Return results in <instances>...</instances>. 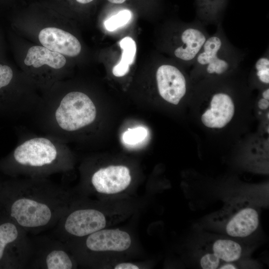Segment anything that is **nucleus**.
<instances>
[{
	"label": "nucleus",
	"mask_w": 269,
	"mask_h": 269,
	"mask_svg": "<svg viewBox=\"0 0 269 269\" xmlns=\"http://www.w3.org/2000/svg\"><path fill=\"white\" fill-rule=\"evenodd\" d=\"M19 190L11 202L9 215L25 231H38L58 222L64 214L63 188L46 178L24 177L16 182Z\"/></svg>",
	"instance_id": "obj_1"
},
{
	"label": "nucleus",
	"mask_w": 269,
	"mask_h": 269,
	"mask_svg": "<svg viewBox=\"0 0 269 269\" xmlns=\"http://www.w3.org/2000/svg\"><path fill=\"white\" fill-rule=\"evenodd\" d=\"M71 154L66 142L48 134L20 138L12 151L0 161V168L24 177L46 178L66 171Z\"/></svg>",
	"instance_id": "obj_2"
},
{
	"label": "nucleus",
	"mask_w": 269,
	"mask_h": 269,
	"mask_svg": "<svg viewBox=\"0 0 269 269\" xmlns=\"http://www.w3.org/2000/svg\"><path fill=\"white\" fill-rule=\"evenodd\" d=\"M246 53L234 46L226 36L222 22L209 35L194 62L192 72L210 76H224L235 72L243 62Z\"/></svg>",
	"instance_id": "obj_3"
},
{
	"label": "nucleus",
	"mask_w": 269,
	"mask_h": 269,
	"mask_svg": "<svg viewBox=\"0 0 269 269\" xmlns=\"http://www.w3.org/2000/svg\"><path fill=\"white\" fill-rule=\"evenodd\" d=\"M213 222L228 237L243 239L254 234L260 225V210L246 199L227 202L215 216Z\"/></svg>",
	"instance_id": "obj_4"
},
{
	"label": "nucleus",
	"mask_w": 269,
	"mask_h": 269,
	"mask_svg": "<svg viewBox=\"0 0 269 269\" xmlns=\"http://www.w3.org/2000/svg\"><path fill=\"white\" fill-rule=\"evenodd\" d=\"M58 223L60 233L82 237L103 229L106 226V219L100 211L81 209L64 215Z\"/></svg>",
	"instance_id": "obj_5"
},
{
	"label": "nucleus",
	"mask_w": 269,
	"mask_h": 269,
	"mask_svg": "<svg viewBox=\"0 0 269 269\" xmlns=\"http://www.w3.org/2000/svg\"><path fill=\"white\" fill-rule=\"evenodd\" d=\"M159 94L166 102L177 105L187 91V80L182 71L171 64H162L155 74Z\"/></svg>",
	"instance_id": "obj_6"
},
{
	"label": "nucleus",
	"mask_w": 269,
	"mask_h": 269,
	"mask_svg": "<svg viewBox=\"0 0 269 269\" xmlns=\"http://www.w3.org/2000/svg\"><path fill=\"white\" fill-rule=\"evenodd\" d=\"M91 183L99 193L113 194L126 189L131 182L129 169L123 165H111L95 171Z\"/></svg>",
	"instance_id": "obj_7"
},
{
	"label": "nucleus",
	"mask_w": 269,
	"mask_h": 269,
	"mask_svg": "<svg viewBox=\"0 0 269 269\" xmlns=\"http://www.w3.org/2000/svg\"><path fill=\"white\" fill-rule=\"evenodd\" d=\"M235 113V105L232 98L227 92H214L210 101V108L202 115L203 124L210 128L221 129L232 120Z\"/></svg>",
	"instance_id": "obj_8"
},
{
	"label": "nucleus",
	"mask_w": 269,
	"mask_h": 269,
	"mask_svg": "<svg viewBox=\"0 0 269 269\" xmlns=\"http://www.w3.org/2000/svg\"><path fill=\"white\" fill-rule=\"evenodd\" d=\"M130 235L116 229H101L88 235L86 240L88 249L94 252L127 250L131 245Z\"/></svg>",
	"instance_id": "obj_9"
},
{
	"label": "nucleus",
	"mask_w": 269,
	"mask_h": 269,
	"mask_svg": "<svg viewBox=\"0 0 269 269\" xmlns=\"http://www.w3.org/2000/svg\"><path fill=\"white\" fill-rule=\"evenodd\" d=\"M38 39L48 49L70 57L78 55L81 50L79 40L72 34L62 29L46 27L40 31Z\"/></svg>",
	"instance_id": "obj_10"
},
{
	"label": "nucleus",
	"mask_w": 269,
	"mask_h": 269,
	"mask_svg": "<svg viewBox=\"0 0 269 269\" xmlns=\"http://www.w3.org/2000/svg\"><path fill=\"white\" fill-rule=\"evenodd\" d=\"M205 250L219 260L221 264L235 263L239 261L244 254L242 246L231 238L215 239L205 247Z\"/></svg>",
	"instance_id": "obj_11"
},
{
	"label": "nucleus",
	"mask_w": 269,
	"mask_h": 269,
	"mask_svg": "<svg viewBox=\"0 0 269 269\" xmlns=\"http://www.w3.org/2000/svg\"><path fill=\"white\" fill-rule=\"evenodd\" d=\"M24 62L35 68L45 65L54 69H60L65 66L66 60L62 54L44 46H33L28 49Z\"/></svg>",
	"instance_id": "obj_12"
},
{
	"label": "nucleus",
	"mask_w": 269,
	"mask_h": 269,
	"mask_svg": "<svg viewBox=\"0 0 269 269\" xmlns=\"http://www.w3.org/2000/svg\"><path fill=\"white\" fill-rule=\"evenodd\" d=\"M228 0H195V19L205 26L222 22Z\"/></svg>",
	"instance_id": "obj_13"
},
{
	"label": "nucleus",
	"mask_w": 269,
	"mask_h": 269,
	"mask_svg": "<svg viewBox=\"0 0 269 269\" xmlns=\"http://www.w3.org/2000/svg\"><path fill=\"white\" fill-rule=\"evenodd\" d=\"M41 255L40 262L43 268L48 269H71L74 267L70 255L62 247L48 249Z\"/></svg>",
	"instance_id": "obj_14"
},
{
	"label": "nucleus",
	"mask_w": 269,
	"mask_h": 269,
	"mask_svg": "<svg viewBox=\"0 0 269 269\" xmlns=\"http://www.w3.org/2000/svg\"><path fill=\"white\" fill-rule=\"evenodd\" d=\"M119 44L122 49L121 59L112 70L113 75L116 77H122L128 73L130 66L134 62L136 51V43L131 37H124Z\"/></svg>",
	"instance_id": "obj_15"
},
{
	"label": "nucleus",
	"mask_w": 269,
	"mask_h": 269,
	"mask_svg": "<svg viewBox=\"0 0 269 269\" xmlns=\"http://www.w3.org/2000/svg\"><path fill=\"white\" fill-rule=\"evenodd\" d=\"M26 231L16 224L7 222L0 224V261L7 246L11 244L28 240Z\"/></svg>",
	"instance_id": "obj_16"
},
{
	"label": "nucleus",
	"mask_w": 269,
	"mask_h": 269,
	"mask_svg": "<svg viewBox=\"0 0 269 269\" xmlns=\"http://www.w3.org/2000/svg\"><path fill=\"white\" fill-rule=\"evenodd\" d=\"M258 81L265 85L269 84V48L256 61L253 69Z\"/></svg>",
	"instance_id": "obj_17"
},
{
	"label": "nucleus",
	"mask_w": 269,
	"mask_h": 269,
	"mask_svg": "<svg viewBox=\"0 0 269 269\" xmlns=\"http://www.w3.org/2000/svg\"><path fill=\"white\" fill-rule=\"evenodd\" d=\"M131 17V11L128 9H124L107 19L104 25L107 30L113 31L128 23Z\"/></svg>",
	"instance_id": "obj_18"
},
{
	"label": "nucleus",
	"mask_w": 269,
	"mask_h": 269,
	"mask_svg": "<svg viewBox=\"0 0 269 269\" xmlns=\"http://www.w3.org/2000/svg\"><path fill=\"white\" fill-rule=\"evenodd\" d=\"M147 134L146 129L142 127L128 129L123 134V140L127 144H135L142 141Z\"/></svg>",
	"instance_id": "obj_19"
},
{
	"label": "nucleus",
	"mask_w": 269,
	"mask_h": 269,
	"mask_svg": "<svg viewBox=\"0 0 269 269\" xmlns=\"http://www.w3.org/2000/svg\"><path fill=\"white\" fill-rule=\"evenodd\" d=\"M200 265L203 269H219L221 263L210 253L204 251L200 258Z\"/></svg>",
	"instance_id": "obj_20"
},
{
	"label": "nucleus",
	"mask_w": 269,
	"mask_h": 269,
	"mask_svg": "<svg viewBox=\"0 0 269 269\" xmlns=\"http://www.w3.org/2000/svg\"><path fill=\"white\" fill-rule=\"evenodd\" d=\"M13 75V72L10 67L0 64V85Z\"/></svg>",
	"instance_id": "obj_21"
},
{
	"label": "nucleus",
	"mask_w": 269,
	"mask_h": 269,
	"mask_svg": "<svg viewBox=\"0 0 269 269\" xmlns=\"http://www.w3.org/2000/svg\"><path fill=\"white\" fill-rule=\"evenodd\" d=\"M115 269H138L139 267L132 263H122L115 266Z\"/></svg>",
	"instance_id": "obj_22"
},
{
	"label": "nucleus",
	"mask_w": 269,
	"mask_h": 269,
	"mask_svg": "<svg viewBox=\"0 0 269 269\" xmlns=\"http://www.w3.org/2000/svg\"><path fill=\"white\" fill-rule=\"evenodd\" d=\"M269 100L266 99L264 98L261 99L258 102V106L262 110H266L269 108Z\"/></svg>",
	"instance_id": "obj_23"
},
{
	"label": "nucleus",
	"mask_w": 269,
	"mask_h": 269,
	"mask_svg": "<svg viewBox=\"0 0 269 269\" xmlns=\"http://www.w3.org/2000/svg\"><path fill=\"white\" fill-rule=\"evenodd\" d=\"M237 268L234 263H224L222 264L219 268L220 269H235Z\"/></svg>",
	"instance_id": "obj_24"
},
{
	"label": "nucleus",
	"mask_w": 269,
	"mask_h": 269,
	"mask_svg": "<svg viewBox=\"0 0 269 269\" xmlns=\"http://www.w3.org/2000/svg\"><path fill=\"white\" fill-rule=\"evenodd\" d=\"M262 96L263 98L269 100V89L268 88L263 91Z\"/></svg>",
	"instance_id": "obj_25"
},
{
	"label": "nucleus",
	"mask_w": 269,
	"mask_h": 269,
	"mask_svg": "<svg viewBox=\"0 0 269 269\" xmlns=\"http://www.w3.org/2000/svg\"><path fill=\"white\" fill-rule=\"evenodd\" d=\"M109 1L113 3H122L126 0H108Z\"/></svg>",
	"instance_id": "obj_26"
},
{
	"label": "nucleus",
	"mask_w": 269,
	"mask_h": 269,
	"mask_svg": "<svg viewBox=\"0 0 269 269\" xmlns=\"http://www.w3.org/2000/svg\"><path fill=\"white\" fill-rule=\"evenodd\" d=\"M78 2L81 3H87L91 1H92L93 0H76Z\"/></svg>",
	"instance_id": "obj_27"
},
{
	"label": "nucleus",
	"mask_w": 269,
	"mask_h": 269,
	"mask_svg": "<svg viewBox=\"0 0 269 269\" xmlns=\"http://www.w3.org/2000/svg\"><path fill=\"white\" fill-rule=\"evenodd\" d=\"M268 118H269V113H268Z\"/></svg>",
	"instance_id": "obj_28"
}]
</instances>
